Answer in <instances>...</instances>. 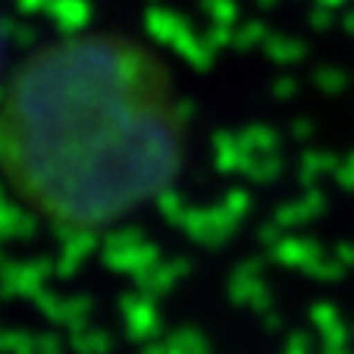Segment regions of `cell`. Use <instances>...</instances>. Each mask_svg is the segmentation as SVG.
I'll return each mask as SVG.
<instances>
[{"instance_id":"6da1fadb","label":"cell","mask_w":354,"mask_h":354,"mask_svg":"<svg viewBox=\"0 0 354 354\" xmlns=\"http://www.w3.org/2000/svg\"><path fill=\"white\" fill-rule=\"evenodd\" d=\"M192 107L169 60L116 28L44 41L0 94V176L63 235H97L185 176Z\"/></svg>"}]
</instances>
